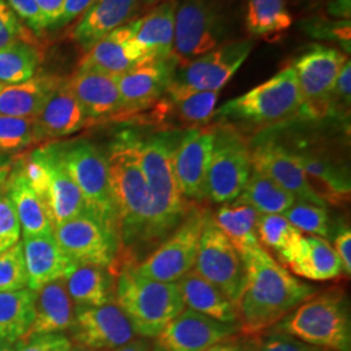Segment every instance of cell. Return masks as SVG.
<instances>
[{
    "mask_svg": "<svg viewBox=\"0 0 351 351\" xmlns=\"http://www.w3.org/2000/svg\"><path fill=\"white\" fill-rule=\"evenodd\" d=\"M246 285L237 303L239 332L254 337L276 326L316 294V288L293 276L262 246L242 254Z\"/></svg>",
    "mask_w": 351,
    "mask_h": 351,
    "instance_id": "obj_1",
    "label": "cell"
},
{
    "mask_svg": "<svg viewBox=\"0 0 351 351\" xmlns=\"http://www.w3.org/2000/svg\"><path fill=\"white\" fill-rule=\"evenodd\" d=\"M182 132H159L138 138L139 162L149 190L147 220L138 250L145 251L146 256L176 230L195 204L182 195L173 169V155Z\"/></svg>",
    "mask_w": 351,
    "mask_h": 351,
    "instance_id": "obj_2",
    "label": "cell"
},
{
    "mask_svg": "<svg viewBox=\"0 0 351 351\" xmlns=\"http://www.w3.org/2000/svg\"><path fill=\"white\" fill-rule=\"evenodd\" d=\"M110 185L117 213L123 267L138 249L147 211L149 190L138 154V136L130 132L119 136L107 156Z\"/></svg>",
    "mask_w": 351,
    "mask_h": 351,
    "instance_id": "obj_3",
    "label": "cell"
},
{
    "mask_svg": "<svg viewBox=\"0 0 351 351\" xmlns=\"http://www.w3.org/2000/svg\"><path fill=\"white\" fill-rule=\"evenodd\" d=\"M114 298L141 339H156L185 310L177 282L141 276L133 264L123 267Z\"/></svg>",
    "mask_w": 351,
    "mask_h": 351,
    "instance_id": "obj_4",
    "label": "cell"
},
{
    "mask_svg": "<svg viewBox=\"0 0 351 351\" xmlns=\"http://www.w3.org/2000/svg\"><path fill=\"white\" fill-rule=\"evenodd\" d=\"M276 332L332 351H351V322L346 291L333 287L315 294L287 315Z\"/></svg>",
    "mask_w": 351,
    "mask_h": 351,
    "instance_id": "obj_5",
    "label": "cell"
},
{
    "mask_svg": "<svg viewBox=\"0 0 351 351\" xmlns=\"http://www.w3.org/2000/svg\"><path fill=\"white\" fill-rule=\"evenodd\" d=\"M302 97L293 66L215 111L219 120L230 125L264 126L282 124L301 116Z\"/></svg>",
    "mask_w": 351,
    "mask_h": 351,
    "instance_id": "obj_6",
    "label": "cell"
},
{
    "mask_svg": "<svg viewBox=\"0 0 351 351\" xmlns=\"http://www.w3.org/2000/svg\"><path fill=\"white\" fill-rule=\"evenodd\" d=\"M56 147L65 169L82 194L86 211L119 233L107 156L85 139L56 143Z\"/></svg>",
    "mask_w": 351,
    "mask_h": 351,
    "instance_id": "obj_7",
    "label": "cell"
},
{
    "mask_svg": "<svg viewBox=\"0 0 351 351\" xmlns=\"http://www.w3.org/2000/svg\"><path fill=\"white\" fill-rule=\"evenodd\" d=\"M250 143L239 128L213 126V147L207 175V201L224 204L237 199L250 177Z\"/></svg>",
    "mask_w": 351,
    "mask_h": 351,
    "instance_id": "obj_8",
    "label": "cell"
},
{
    "mask_svg": "<svg viewBox=\"0 0 351 351\" xmlns=\"http://www.w3.org/2000/svg\"><path fill=\"white\" fill-rule=\"evenodd\" d=\"M210 210L193 204L186 217L167 239L138 264L136 272L162 282H177L194 268L201 242L202 230Z\"/></svg>",
    "mask_w": 351,
    "mask_h": 351,
    "instance_id": "obj_9",
    "label": "cell"
},
{
    "mask_svg": "<svg viewBox=\"0 0 351 351\" xmlns=\"http://www.w3.org/2000/svg\"><path fill=\"white\" fill-rule=\"evenodd\" d=\"M52 234L75 264L98 265L113 271L121 261L119 233L88 211L53 226Z\"/></svg>",
    "mask_w": 351,
    "mask_h": 351,
    "instance_id": "obj_10",
    "label": "cell"
},
{
    "mask_svg": "<svg viewBox=\"0 0 351 351\" xmlns=\"http://www.w3.org/2000/svg\"><path fill=\"white\" fill-rule=\"evenodd\" d=\"M193 269L220 289L237 307L247 280L246 264L241 252L216 226L211 211L206 216Z\"/></svg>",
    "mask_w": 351,
    "mask_h": 351,
    "instance_id": "obj_11",
    "label": "cell"
},
{
    "mask_svg": "<svg viewBox=\"0 0 351 351\" xmlns=\"http://www.w3.org/2000/svg\"><path fill=\"white\" fill-rule=\"evenodd\" d=\"M226 33L220 0H184L176 12L172 56L177 63L199 58L219 47Z\"/></svg>",
    "mask_w": 351,
    "mask_h": 351,
    "instance_id": "obj_12",
    "label": "cell"
},
{
    "mask_svg": "<svg viewBox=\"0 0 351 351\" xmlns=\"http://www.w3.org/2000/svg\"><path fill=\"white\" fill-rule=\"evenodd\" d=\"M252 50L251 40L220 45L194 60L177 63L167 91H220L237 73Z\"/></svg>",
    "mask_w": 351,
    "mask_h": 351,
    "instance_id": "obj_13",
    "label": "cell"
},
{
    "mask_svg": "<svg viewBox=\"0 0 351 351\" xmlns=\"http://www.w3.org/2000/svg\"><path fill=\"white\" fill-rule=\"evenodd\" d=\"M348 58L343 52L314 45L291 65L302 97V117L323 119L329 116V98L339 72Z\"/></svg>",
    "mask_w": 351,
    "mask_h": 351,
    "instance_id": "obj_14",
    "label": "cell"
},
{
    "mask_svg": "<svg viewBox=\"0 0 351 351\" xmlns=\"http://www.w3.org/2000/svg\"><path fill=\"white\" fill-rule=\"evenodd\" d=\"M284 147L300 164L311 188L322 201L333 206H345L350 201V169L343 159L302 138L291 147Z\"/></svg>",
    "mask_w": 351,
    "mask_h": 351,
    "instance_id": "obj_15",
    "label": "cell"
},
{
    "mask_svg": "<svg viewBox=\"0 0 351 351\" xmlns=\"http://www.w3.org/2000/svg\"><path fill=\"white\" fill-rule=\"evenodd\" d=\"M69 330L75 343L94 350H116L137 337L116 301L97 307L75 306V320Z\"/></svg>",
    "mask_w": 351,
    "mask_h": 351,
    "instance_id": "obj_16",
    "label": "cell"
},
{
    "mask_svg": "<svg viewBox=\"0 0 351 351\" xmlns=\"http://www.w3.org/2000/svg\"><path fill=\"white\" fill-rule=\"evenodd\" d=\"M213 147V126L184 130L173 155L178 188L195 204L207 201V175Z\"/></svg>",
    "mask_w": 351,
    "mask_h": 351,
    "instance_id": "obj_17",
    "label": "cell"
},
{
    "mask_svg": "<svg viewBox=\"0 0 351 351\" xmlns=\"http://www.w3.org/2000/svg\"><path fill=\"white\" fill-rule=\"evenodd\" d=\"M177 62L147 60L130 71L117 75V85L121 98L119 116H133L146 112L167 93Z\"/></svg>",
    "mask_w": 351,
    "mask_h": 351,
    "instance_id": "obj_18",
    "label": "cell"
},
{
    "mask_svg": "<svg viewBox=\"0 0 351 351\" xmlns=\"http://www.w3.org/2000/svg\"><path fill=\"white\" fill-rule=\"evenodd\" d=\"M239 332V323H223L185 307L156 337V345L164 351H206Z\"/></svg>",
    "mask_w": 351,
    "mask_h": 351,
    "instance_id": "obj_19",
    "label": "cell"
},
{
    "mask_svg": "<svg viewBox=\"0 0 351 351\" xmlns=\"http://www.w3.org/2000/svg\"><path fill=\"white\" fill-rule=\"evenodd\" d=\"M251 165L291 193L297 201L326 207L315 193L300 164L276 138L262 136L250 145Z\"/></svg>",
    "mask_w": 351,
    "mask_h": 351,
    "instance_id": "obj_20",
    "label": "cell"
},
{
    "mask_svg": "<svg viewBox=\"0 0 351 351\" xmlns=\"http://www.w3.org/2000/svg\"><path fill=\"white\" fill-rule=\"evenodd\" d=\"M217 101V91H167L147 110V119L152 125L164 128L162 132L203 128L211 121Z\"/></svg>",
    "mask_w": 351,
    "mask_h": 351,
    "instance_id": "obj_21",
    "label": "cell"
},
{
    "mask_svg": "<svg viewBox=\"0 0 351 351\" xmlns=\"http://www.w3.org/2000/svg\"><path fill=\"white\" fill-rule=\"evenodd\" d=\"M136 29L137 20L113 30L86 52L80 68L121 75L136 65L150 60L134 38Z\"/></svg>",
    "mask_w": 351,
    "mask_h": 351,
    "instance_id": "obj_22",
    "label": "cell"
},
{
    "mask_svg": "<svg viewBox=\"0 0 351 351\" xmlns=\"http://www.w3.org/2000/svg\"><path fill=\"white\" fill-rule=\"evenodd\" d=\"M49 171V189L43 206L50 219L52 229L66 220L86 211L80 189L65 169L56 143L38 149Z\"/></svg>",
    "mask_w": 351,
    "mask_h": 351,
    "instance_id": "obj_23",
    "label": "cell"
},
{
    "mask_svg": "<svg viewBox=\"0 0 351 351\" xmlns=\"http://www.w3.org/2000/svg\"><path fill=\"white\" fill-rule=\"evenodd\" d=\"M88 124L93 123L75 99L68 85V80H63L51 93L40 112L34 117L38 142L75 134Z\"/></svg>",
    "mask_w": 351,
    "mask_h": 351,
    "instance_id": "obj_24",
    "label": "cell"
},
{
    "mask_svg": "<svg viewBox=\"0 0 351 351\" xmlns=\"http://www.w3.org/2000/svg\"><path fill=\"white\" fill-rule=\"evenodd\" d=\"M68 85L91 123L119 116L121 110L117 75L80 68Z\"/></svg>",
    "mask_w": 351,
    "mask_h": 351,
    "instance_id": "obj_25",
    "label": "cell"
},
{
    "mask_svg": "<svg viewBox=\"0 0 351 351\" xmlns=\"http://www.w3.org/2000/svg\"><path fill=\"white\" fill-rule=\"evenodd\" d=\"M27 287L38 291L56 280H63L75 264L65 255L52 233L24 237Z\"/></svg>",
    "mask_w": 351,
    "mask_h": 351,
    "instance_id": "obj_26",
    "label": "cell"
},
{
    "mask_svg": "<svg viewBox=\"0 0 351 351\" xmlns=\"http://www.w3.org/2000/svg\"><path fill=\"white\" fill-rule=\"evenodd\" d=\"M139 0H94L77 24L72 37L88 52L113 30L125 25L138 10Z\"/></svg>",
    "mask_w": 351,
    "mask_h": 351,
    "instance_id": "obj_27",
    "label": "cell"
},
{
    "mask_svg": "<svg viewBox=\"0 0 351 351\" xmlns=\"http://www.w3.org/2000/svg\"><path fill=\"white\" fill-rule=\"evenodd\" d=\"M178 1L165 0L145 17L137 20L134 38L150 60L172 59L176 12Z\"/></svg>",
    "mask_w": 351,
    "mask_h": 351,
    "instance_id": "obj_28",
    "label": "cell"
},
{
    "mask_svg": "<svg viewBox=\"0 0 351 351\" xmlns=\"http://www.w3.org/2000/svg\"><path fill=\"white\" fill-rule=\"evenodd\" d=\"M186 308L223 323H239L237 307L210 281L191 269L177 281Z\"/></svg>",
    "mask_w": 351,
    "mask_h": 351,
    "instance_id": "obj_29",
    "label": "cell"
},
{
    "mask_svg": "<svg viewBox=\"0 0 351 351\" xmlns=\"http://www.w3.org/2000/svg\"><path fill=\"white\" fill-rule=\"evenodd\" d=\"M73 320V302L66 291L64 280H56L39 289L34 320L27 335L63 333L71 329Z\"/></svg>",
    "mask_w": 351,
    "mask_h": 351,
    "instance_id": "obj_30",
    "label": "cell"
},
{
    "mask_svg": "<svg viewBox=\"0 0 351 351\" xmlns=\"http://www.w3.org/2000/svg\"><path fill=\"white\" fill-rule=\"evenodd\" d=\"M287 267L311 281L337 280L345 275L339 255L329 241L311 234L302 236L298 250Z\"/></svg>",
    "mask_w": 351,
    "mask_h": 351,
    "instance_id": "obj_31",
    "label": "cell"
},
{
    "mask_svg": "<svg viewBox=\"0 0 351 351\" xmlns=\"http://www.w3.org/2000/svg\"><path fill=\"white\" fill-rule=\"evenodd\" d=\"M4 193L12 202L24 237L52 233V226L46 208L27 184L20 165H17L12 173L7 177Z\"/></svg>",
    "mask_w": 351,
    "mask_h": 351,
    "instance_id": "obj_32",
    "label": "cell"
},
{
    "mask_svg": "<svg viewBox=\"0 0 351 351\" xmlns=\"http://www.w3.org/2000/svg\"><path fill=\"white\" fill-rule=\"evenodd\" d=\"M63 80L56 75H39L23 84L4 86L0 91V114L34 119Z\"/></svg>",
    "mask_w": 351,
    "mask_h": 351,
    "instance_id": "obj_33",
    "label": "cell"
},
{
    "mask_svg": "<svg viewBox=\"0 0 351 351\" xmlns=\"http://www.w3.org/2000/svg\"><path fill=\"white\" fill-rule=\"evenodd\" d=\"M66 291L75 306L97 307L114 301L112 272L107 268L75 264L64 277Z\"/></svg>",
    "mask_w": 351,
    "mask_h": 351,
    "instance_id": "obj_34",
    "label": "cell"
},
{
    "mask_svg": "<svg viewBox=\"0 0 351 351\" xmlns=\"http://www.w3.org/2000/svg\"><path fill=\"white\" fill-rule=\"evenodd\" d=\"M258 215L254 207L237 198L224 203L213 217L216 226L242 255L262 246L256 232Z\"/></svg>",
    "mask_w": 351,
    "mask_h": 351,
    "instance_id": "obj_35",
    "label": "cell"
},
{
    "mask_svg": "<svg viewBox=\"0 0 351 351\" xmlns=\"http://www.w3.org/2000/svg\"><path fill=\"white\" fill-rule=\"evenodd\" d=\"M37 291L21 289L0 291V343L25 337L34 320Z\"/></svg>",
    "mask_w": 351,
    "mask_h": 351,
    "instance_id": "obj_36",
    "label": "cell"
},
{
    "mask_svg": "<svg viewBox=\"0 0 351 351\" xmlns=\"http://www.w3.org/2000/svg\"><path fill=\"white\" fill-rule=\"evenodd\" d=\"M239 199L250 204L261 215H282L297 201L288 190L255 168L251 169Z\"/></svg>",
    "mask_w": 351,
    "mask_h": 351,
    "instance_id": "obj_37",
    "label": "cell"
},
{
    "mask_svg": "<svg viewBox=\"0 0 351 351\" xmlns=\"http://www.w3.org/2000/svg\"><path fill=\"white\" fill-rule=\"evenodd\" d=\"M256 232L259 242L276 252L281 265H288L301 242L302 232L282 215H258Z\"/></svg>",
    "mask_w": 351,
    "mask_h": 351,
    "instance_id": "obj_38",
    "label": "cell"
},
{
    "mask_svg": "<svg viewBox=\"0 0 351 351\" xmlns=\"http://www.w3.org/2000/svg\"><path fill=\"white\" fill-rule=\"evenodd\" d=\"M293 24L287 0H247L246 27L255 37H275Z\"/></svg>",
    "mask_w": 351,
    "mask_h": 351,
    "instance_id": "obj_39",
    "label": "cell"
},
{
    "mask_svg": "<svg viewBox=\"0 0 351 351\" xmlns=\"http://www.w3.org/2000/svg\"><path fill=\"white\" fill-rule=\"evenodd\" d=\"M39 64V51L26 40L0 49V84L12 86L29 81L36 75Z\"/></svg>",
    "mask_w": 351,
    "mask_h": 351,
    "instance_id": "obj_40",
    "label": "cell"
},
{
    "mask_svg": "<svg viewBox=\"0 0 351 351\" xmlns=\"http://www.w3.org/2000/svg\"><path fill=\"white\" fill-rule=\"evenodd\" d=\"M282 216L298 230L323 239H332V223L326 207L308 202L295 201Z\"/></svg>",
    "mask_w": 351,
    "mask_h": 351,
    "instance_id": "obj_41",
    "label": "cell"
},
{
    "mask_svg": "<svg viewBox=\"0 0 351 351\" xmlns=\"http://www.w3.org/2000/svg\"><path fill=\"white\" fill-rule=\"evenodd\" d=\"M36 142L34 119L0 114V155L21 151Z\"/></svg>",
    "mask_w": 351,
    "mask_h": 351,
    "instance_id": "obj_42",
    "label": "cell"
},
{
    "mask_svg": "<svg viewBox=\"0 0 351 351\" xmlns=\"http://www.w3.org/2000/svg\"><path fill=\"white\" fill-rule=\"evenodd\" d=\"M27 287L23 243L0 254V291H16Z\"/></svg>",
    "mask_w": 351,
    "mask_h": 351,
    "instance_id": "obj_43",
    "label": "cell"
},
{
    "mask_svg": "<svg viewBox=\"0 0 351 351\" xmlns=\"http://www.w3.org/2000/svg\"><path fill=\"white\" fill-rule=\"evenodd\" d=\"M254 337L255 339H251L247 346V351H332L306 343L274 329Z\"/></svg>",
    "mask_w": 351,
    "mask_h": 351,
    "instance_id": "obj_44",
    "label": "cell"
},
{
    "mask_svg": "<svg viewBox=\"0 0 351 351\" xmlns=\"http://www.w3.org/2000/svg\"><path fill=\"white\" fill-rule=\"evenodd\" d=\"M351 63L348 59L339 72L329 98V116L345 120L350 114Z\"/></svg>",
    "mask_w": 351,
    "mask_h": 351,
    "instance_id": "obj_45",
    "label": "cell"
},
{
    "mask_svg": "<svg viewBox=\"0 0 351 351\" xmlns=\"http://www.w3.org/2000/svg\"><path fill=\"white\" fill-rule=\"evenodd\" d=\"M21 226L14 211L12 202L5 195L0 194V254L11 249L20 242Z\"/></svg>",
    "mask_w": 351,
    "mask_h": 351,
    "instance_id": "obj_46",
    "label": "cell"
},
{
    "mask_svg": "<svg viewBox=\"0 0 351 351\" xmlns=\"http://www.w3.org/2000/svg\"><path fill=\"white\" fill-rule=\"evenodd\" d=\"M72 341L63 333L27 335L17 341L14 351H69Z\"/></svg>",
    "mask_w": 351,
    "mask_h": 351,
    "instance_id": "obj_47",
    "label": "cell"
},
{
    "mask_svg": "<svg viewBox=\"0 0 351 351\" xmlns=\"http://www.w3.org/2000/svg\"><path fill=\"white\" fill-rule=\"evenodd\" d=\"M24 30L17 16L5 0H0V49H4L14 42L24 40Z\"/></svg>",
    "mask_w": 351,
    "mask_h": 351,
    "instance_id": "obj_48",
    "label": "cell"
},
{
    "mask_svg": "<svg viewBox=\"0 0 351 351\" xmlns=\"http://www.w3.org/2000/svg\"><path fill=\"white\" fill-rule=\"evenodd\" d=\"M14 14H17L34 33L42 34L49 26L38 7L37 0H7Z\"/></svg>",
    "mask_w": 351,
    "mask_h": 351,
    "instance_id": "obj_49",
    "label": "cell"
},
{
    "mask_svg": "<svg viewBox=\"0 0 351 351\" xmlns=\"http://www.w3.org/2000/svg\"><path fill=\"white\" fill-rule=\"evenodd\" d=\"M307 32L317 38H332L350 46V20H320L313 23Z\"/></svg>",
    "mask_w": 351,
    "mask_h": 351,
    "instance_id": "obj_50",
    "label": "cell"
},
{
    "mask_svg": "<svg viewBox=\"0 0 351 351\" xmlns=\"http://www.w3.org/2000/svg\"><path fill=\"white\" fill-rule=\"evenodd\" d=\"M335 251L339 255V261L342 263L343 274L351 275V230L348 226H341L337 228L336 234L333 236Z\"/></svg>",
    "mask_w": 351,
    "mask_h": 351,
    "instance_id": "obj_51",
    "label": "cell"
},
{
    "mask_svg": "<svg viewBox=\"0 0 351 351\" xmlns=\"http://www.w3.org/2000/svg\"><path fill=\"white\" fill-rule=\"evenodd\" d=\"M94 0H65L64 1L63 13L56 26H63L73 21L75 17L86 12L88 7Z\"/></svg>",
    "mask_w": 351,
    "mask_h": 351,
    "instance_id": "obj_52",
    "label": "cell"
},
{
    "mask_svg": "<svg viewBox=\"0 0 351 351\" xmlns=\"http://www.w3.org/2000/svg\"><path fill=\"white\" fill-rule=\"evenodd\" d=\"M64 1L65 0H37L38 7L49 27L58 25L63 13Z\"/></svg>",
    "mask_w": 351,
    "mask_h": 351,
    "instance_id": "obj_53",
    "label": "cell"
},
{
    "mask_svg": "<svg viewBox=\"0 0 351 351\" xmlns=\"http://www.w3.org/2000/svg\"><path fill=\"white\" fill-rule=\"evenodd\" d=\"M151 349H152V345H151L150 341L139 337V339H133L125 346L112 351H151Z\"/></svg>",
    "mask_w": 351,
    "mask_h": 351,
    "instance_id": "obj_54",
    "label": "cell"
},
{
    "mask_svg": "<svg viewBox=\"0 0 351 351\" xmlns=\"http://www.w3.org/2000/svg\"><path fill=\"white\" fill-rule=\"evenodd\" d=\"M206 351H247V348H245L242 345H237V343L232 342L230 339H229L213 345V346H211L210 349H207Z\"/></svg>",
    "mask_w": 351,
    "mask_h": 351,
    "instance_id": "obj_55",
    "label": "cell"
},
{
    "mask_svg": "<svg viewBox=\"0 0 351 351\" xmlns=\"http://www.w3.org/2000/svg\"><path fill=\"white\" fill-rule=\"evenodd\" d=\"M10 175V168L7 167H0V188L4 185L7 177Z\"/></svg>",
    "mask_w": 351,
    "mask_h": 351,
    "instance_id": "obj_56",
    "label": "cell"
},
{
    "mask_svg": "<svg viewBox=\"0 0 351 351\" xmlns=\"http://www.w3.org/2000/svg\"><path fill=\"white\" fill-rule=\"evenodd\" d=\"M69 351H101V350H94V349H90V348H86V346H82V345H78V343H72V346H71V349Z\"/></svg>",
    "mask_w": 351,
    "mask_h": 351,
    "instance_id": "obj_57",
    "label": "cell"
},
{
    "mask_svg": "<svg viewBox=\"0 0 351 351\" xmlns=\"http://www.w3.org/2000/svg\"><path fill=\"white\" fill-rule=\"evenodd\" d=\"M0 351H14V349L10 348L8 343H0Z\"/></svg>",
    "mask_w": 351,
    "mask_h": 351,
    "instance_id": "obj_58",
    "label": "cell"
},
{
    "mask_svg": "<svg viewBox=\"0 0 351 351\" xmlns=\"http://www.w3.org/2000/svg\"><path fill=\"white\" fill-rule=\"evenodd\" d=\"M151 351H164L163 349H162V348H159V346H158V345H156V346H155V348H152V349H151Z\"/></svg>",
    "mask_w": 351,
    "mask_h": 351,
    "instance_id": "obj_59",
    "label": "cell"
},
{
    "mask_svg": "<svg viewBox=\"0 0 351 351\" xmlns=\"http://www.w3.org/2000/svg\"><path fill=\"white\" fill-rule=\"evenodd\" d=\"M303 1H310V3H319V1H323V0H303Z\"/></svg>",
    "mask_w": 351,
    "mask_h": 351,
    "instance_id": "obj_60",
    "label": "cell"
},
{
    "mask_svg": "<svg viewBox=\"0 0 351 351\" xmlns=\"http://www.w3.org/2000/svg\"><path fill=\"white\" fill-rule=\"evenodd\" d=\"M146 4H150V3H155V1H158V0H143Z\"/></svg>",
    "mask_w": 351,
    "mask_h": 351,
    "instance_id": "obj_61",
    "label": "cell"
},
{
    "mask_svg": "<svg viewBox=\"0 0 351 351\" xmlns=\"http://www.w3.org/2000/svg\"><path fill=\"white\" fill-rule=\"evenodd\" d=\"M4 88V86H3V85H1V84H0V91H1V88Z\"/></svg>",
    "mask_w": 351,
    "mask_h": 351,
    "instance_id": "obj_62",
    "label": "cell"
}]
</instances>
